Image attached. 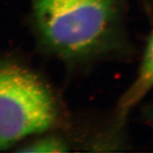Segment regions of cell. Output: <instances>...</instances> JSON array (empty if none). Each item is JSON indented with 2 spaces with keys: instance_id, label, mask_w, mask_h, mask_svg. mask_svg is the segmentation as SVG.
I'll use <instances>...</instances> for the list:
<instances>
[{
  "instance_id": "cell-1",
  "label": "cell",
  "mask_w": 153,
  "mask_h": 153,
  "mask_svg": "<svg viewBox=\"0 0 153 153\" xmlns=\"http://www.w3.org/2000/svg\"><path fill=\"white\" fill-rule=\"evenodd\" d=\"M34 14L48 45L62 57L97 49L114 25V0H36Z\"/></svg>"
},
{
  "instance_id": "cell-3",
  "label": "cell",
  "mask_w": 153,
  "mask_h": 153,
  "mask_svg": "<svg viewBox=\"0 0 153 153\" xmlns=\"http://www.w3.org/2000/svg\"><path fill=\"white\" fill-rule=\"evenodd\" d=\"M152 89H153V32L149 39L136 78L120 100V115L125 116Z\"/></svg>"
},
{
  "instance_id": "cell-2",
  "label": "cell",
  "mask_w": 153,
  "mask_h": 153,
  "mask_svg": "<svg viewBox=\"0 0 153 153\" xmlns=\"http://www.w3.org/2000/svg\"><path fill=\"white\" fill-rule=\"evenodd\" d=\"M53 97L36 74L16 63L0 60V150L54 124Z\"/></svg>"
},
{
  "instance_id": "cell-4",
  "label": "cell",
  "mask_w": 153,
  "mask_h": 153,
  "mask_svg": "<svg viewBox=\"0 0 153 153\" xmlns=\"http://www.w3.org/2000/svg\"><path fill=\"white\" fill-rule=\"evenodd\" d=\"M67 146L55 138L40 139L19 150L22 152H62L67 151Z\"/></svg>"
}]
</instances>
